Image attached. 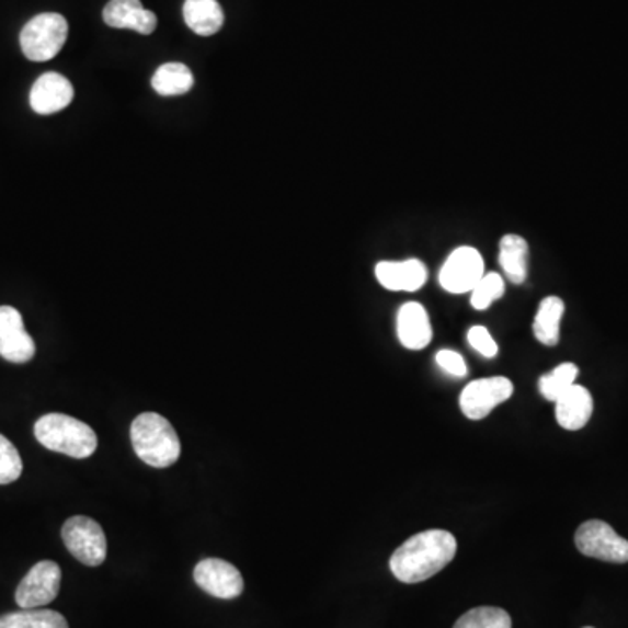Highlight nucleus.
Segmentation results:
<instances>
[{
	"label": "nucleus",
	"instance_id": "nucleus-19",
	"mask_svg": "<svg viewBox=\"0 0 628 628\" xmlns=\"http://www.w3.org/2000/svg\"><path fill=\"white\" fill-rule=\"evenodd\" d=\"M161 96H180L193 90L194 76L184 64H164L156 70L150 81Z\"/></svg>",
	"mask_w": 628,
	"mask_h": 628
},
{
	"label": "nucleus",
	"instance_id": "nucleus-3",
	"mask_svg": "<svg viewBox=\"0 0 628 628\" xmlns=\"http://www.w3.org/2000/svg\"><path fill=\"white\" fill-rule=\"evenodd\" d=\"M34 432L37 442L46 449L65 454L73 459L90 458L99 447V438L93 427L70 415H43L37 419Z\"/></svg>",
	"mask_w": 628,
	"mask_h": 628
},
{
	"label": "nucleus",
	"instance_id": "nucleus-22",
	"mask_svg": "<svg viewBox=\"0 0 628 628\" xmlns=\"http://www.w3.org/2000/svg\"><path fill=\"white\" fill-rule=\"evenodd\" d=\"M576 365L562 364L553 368L550 374L539 377V393L544 395L550 402H557L560 395L568 391L571 386L576 385Z\"/></svg>",
	"mask_w": 628,
	"mask_h": 628
},
{
	"label": "nucleus",
	"instance_id": "nucleus-26",
	"mask_svg": "<svg viewBox=\"0 0 628 628\" xmlns=\"http://www.w3.org/2000/svg\"><path fill=\"white\" fill-rule=\"evenodd\" d=\"M468 342L473 350L479 351L480 355L486 356V358H494L498 355L496 341L492 339L486 327H471L470 332H468Z\"/></svg>",
	"mask_w": 628,
	"mask_h": 628
},
{
	"label": "nucleus",
	"instance_id": "nucleus-2",
	"mask_svg": "<svg viewBox=\"0 0 628 628\" xmlns=\"http://www.w3.org/2000/svg\"><path fill=\"white\" fill-rule=\"evenodd\" d=\"M132 444L138 458L152 468L175 465L182 453L175 427L156 412H146L133 421Z\"/></svg>",
	"mask_w": 628,
	"mask_h": 628
},
{
	"label": "nucleus",
	"instance_id": "nucleus-18",
	"mask_svg": "<svg viewBox=\"0 0 628 628\" xmlns=\"http://www.w3.org/2000/svg\"><path fill=\"white\" fill-rule=\"evenodd\" d=\"M564 300L556 295H550L539 304L533 330H535V338L545 346L553 347L559 344L560 320L564 315Z\"/></svg>",
	"mask_w": 628,
	"mask_h": 628
},
{
	"label": "nucleus",
	"instance_id": "nucleus-10",
	"mask_svg": "<svg viewBox=\"0 0 628 628\" xmlns=\"http://www.w3.org/2000/svg\"><path fill=\"white\" fill-rule=\"evenodd\" d=\"M194 582L206 594L217 598L240 597L244 589L243 576L238 568L222 559H205L194 568Z\"/></svg>",
	"mask_w": 628,
	"mask_h": 628
},
{
	"label": "nucleus",
	"instance_id": "nucleus-23",
	"mask_svg": "<svg viewBox=\"0 0 628 628\" xmlns=\"http://www.w3.org/2000/svg\"><path fill=\"white\" fill-rule=\"evenodd\" d=\"M0 356L13 364H26L35 356V342L26 330L0 339Z\"/></svg>",
	"mask_w": 628,
	"mask_h": 628
},
{
	"label": "nucleus",
	"instance_id": "nucleus-24",
	"mask_svg": "<svg viewBox=\"0 0 628 628\" xmlns=\"http://www.w3.org/2000/svg\"><path fill=\"white\" fill-rule=\"evenodd\" d=\"M470 294L471 306L477 311H483V309L491 308L492 302H496L503 297L504 279L498 273L483 274Z\"/></svg>",
	"mask_w": 628,
	"mask_h": 628
},
{
	"label": "nucleus",
	"instance_id": "nucleus-27",
	"mask_svg": "<svg viewBox=\"0 0 628 628\" xmlns=\"http://www.w3.org/2000/svg\"><path fill=\"white\" fill-rule=\"evenodd\" d=\"M25 330L22 312L11 306H0V339Z\"/></svg>",
	"mask_w": 628,
	"mask_h": 628
},
{
	"label": "nucleus",
	"instance_id": "nucleus-14",
	"mask_svg": "<svg viewBox=\"0 0 628 628\" xmlns=\"http://www.w3.org/2000/svg\"><path fill=\"white\" fill-rule=\"evenodd\" d=\"M397 332L407 350H424L433 338L432 323L424 306L419 302L403 304L398 311Z\"/></svg>",
	"mask_w": 628,
	"mask_h": 628
},
{
	"label": "nucleus",
	"instance_id": "nucleus-12",
	"mask_svg": "<svg viewBox=\"0 0 628 628\" xmlns=\"http://www.w3.org/2000/svg\"><path fill=\"white\" fill-rule=\"evenodd\" d=\"M103 22L112 28H129L150 35L158 26V16L144 8L140 0H111L103 9Z\"/></svg>",
	"mask_w": 628,
	"mask_h": 628
},
{
	"label": "nucleus",
	"instance_id": "nucleus-7",
	"mask_svg": "<svg viewBox=\"0 0 628 628\" xmlns=\"http://www.w3.org/2000/svg\"><path fill=\"white\" fill-rule=\"evenodd\" d=\"M60 585V566L53 560H41L18 585L14 598L22 609H37V607L53 603L58 597Z\"/></svg>",
	"mask_w": 628,
	"mask_h": 628
},
{
	"label": "nucleus",
	"instance_id": "nucleus-15",
	"mask_svg": "<svg viewBox=\"0 0 628 628\" xmlns=\"http://www.w3.org/2000/svg\"><path fill=\"white\" fill-rule=\"evenodd\" d=\"M594 412V400L589 389L573 385L560 395L556 402L557 423L569 432H578L586 426Z\"/></svg>",
	"mask_w": 628,
	"mask_h": 628
},
{
	"label": "nucleus",
	"instance_id": "nucleus-13",
	"mask_svg": "<svg viewBox=\"0 0 628 628\" xmlns=\"http://www.w3.org/2000/svg\"><path fill=\"white\" fill-rule=\"evenodd\" d=\"M377 282L391 292H415L427 279L426 265L418 259L385 261L376 265Z\"/></svg>",
	"mask_w": 628,
	"mask_h": 628
},
{
	"label": "nucleus",
	"instance_id": "nucleus-6",
	"mask_svg": "<svg viewBox=\"0 0 628 628\" xmlns=\"http://www.w3.org/2000/svg\"><path fill=\"white\" fill-rule=\"evenodd\" d=\"M574 544L583 556L592 559L625 564L628 562V541L621 538L609 524L603 521H589L578 527Z\"/></svg>",
	"mask_w": 628,
	"mask_h": 628
},
{
	"label": "nucleus",
	"instance_id": "nucleus-16",
	"mask_svg": "<svg viewBox=\"0 0 628 628\" xmlns=\"http://www.w3.org/2000/svg\"><path fill=\"white\" fill-rule=\"evenodd\" d=\"M184 20L194 34L209 37L222 28L226 18L217 0H185Z\"/></svg>",
	"mask_w": 628,
	"mask_h": 628
},
{
	"label": "nucleus",
	"instance_id": "nucleus-28",
	"mask_svg": "<svg viewBox=\"0 0 628 628\" xmlns=\"http://www.w3.org/2000/svg\"><path fill=\"white\" fill-rule=\"evenodd\" d=\"M436 364H438V367L444 368L445 373H449L450 376H466L465 358H463L459 353H456V351H438V353H436Z\"/></svg>",
	"mask_w": 628,
	"mask_h": 628
},
{
	"label": "nucleus",
	"instance_id": "nucleus-21",
	"mask_svg": "<svg viewBox=\"0 0 628 628\" xmlns=\"http://www.w3.org/2000/svg\"><path fill=\"white\" fill-rule=\"evenodd\" d=\"M454 628H512V618L501 607H475L465 613Z\"/></svg>",
	"mask_w": 628,
	"mask_h": 628
},
{
	"label": "nucleus",
	"instance_id": "nucleus-20",
	"mask_svg": "<svg viewBox=\"0 0 628 628\" xmlns=\"http://www.w3.org/2000/svg\"><path fill=\"white\" fill-rule=\"evenodd\" d=\"M0 628H69V624L60 613L37 607L0 616Z\"/></svg>",
	"mask_w": 628,
	"mask_h": 628
},
{
	"label": "nucleus",
	"instance_id": "nucleus-5",
	"mask_svg": "<svg viewBox=\"0 0 628 628\" xmlns=\"http://www.w3.org/2000/svg\"><path fill=\"white\" fill-rule=\"evenodd\" d=\"M61 538L67 550L84 566L96 568L107 559V538L93 518L84 515L69 518L61 529Z\"/></svg>",
	"mask_w": 628,
	"mask_h": 628
},
{
	"label": "nucleus",
	"instance_id": "nucleus-4",
	"mask_svg": "<svg viewBox=\"0 0 628 628\" xmlns=\"http://www.w3.org/2000/svg\"><path fill=\"white\" fill-rule=\"evenodd\" d=\"M69 37V23L61 14L43 13L32 18L20 34L23 55L31 61H49L61 52Z\"/></svg>",
	"mask_w": 628,
	"mask_h": 628
},
{
	"label": "nucleus",
	"instance_id": "nucleus-1",
	"mask_svg": "<svg viewBox=\"0 0 628 628\" xmlns=\"http://www.w3.org/2000/svg\"><path fill=\"white\" fill-rule=\"evenodd\" d=\"M458 541L449 530L430 529L400 545L389 559V569L402 583L426 582L453 562Z\"/></svg>",
	"mask_w": 628,
	"mask_h": 628
},
{
	"label": "nucleus",
	"instance_id": "nucleus-11",
	"mask_svg": "<svg viewBox=\"0 0 628 628\" xmlns=\"http://www.w3.org/2000/svg\"><path fill=\"white\" fill-rule=\"evenodd\" d=\"M73 100L72 82L61 73H43L32 85L31 107L41 116H49L69 107Z\"/></svg>",
	"mask_w": 628,
	"mask_h": 628
},
{
	"label": "nucleus",
	"instance_id": "nucleus-9",
	"mask_svg": "<svg viewBox=\"0 0 628 628\" xmlns=\"http://www.w3.org/2000/svg\"><path fill=\"white\" fill-rule=\"evenodd\" d=\"M483 259L473 247H459L442 265L441 285L449 294H468L483 276Z\"/></svg>",
	"mask_w": 628,
	"mask_h": 628
},
{
	"label": "nucleus",
	"instance_id": "nucleus-8",
	"mask_svg": "<svg viewBox=\"0 0 628 628\" xmlns=\"http://www.w3.org/2000/svg\"><path fill=\"white\" fill-rule=\"evenodd\" d=\"M513 395V382L509 377H486L473 380L463 389L459 397L463 414L471 421H480L491 414L498 406Z\"/></svg>",
	"mask_w": 628,
	"mask_h": 628
},
{
	"label": "nucleus",
	"instance_id": "nucleus-29",
	"mask_svg": "<svg viewBox=\"0 0 628 628\" xmlns=\"http://www.w3.org/2000/svg\"><path fill=\"white\" fill-rule=\"evenodd\" d=\"M585 628H594V627H585Z\"/></svg>",
	"mask_w": 628,
	"mask_h": 628
},
{
	"label": "nucleus",
	"instance_id": "nucleus-17",
	"mask_svg": "<svg viewBox=\"0 0 628 628\" xmlns=\"http://www.w3.org/2000/svg\"><path fill=\"white\" fill-rule=\"evenodd\" d=\"M529 244L518 235H506L500 241V265L513 285H522L527 278Z\"/></svg>",
	"mask_w": 628,
	"mask_h": 628
},
{
	"label": "nucleus",
	"instance_id": "nucleus-25",
	"mask_svg": "<svg viewBox=\"0 0 628 628\" xmlns=\"http://www.w3.org/2000/svg\"><path fill=\"white\" fill-rule=\"evenodd\" d=\"M22 471V456L4 435H0V486L16 482Z\"/></svg>",
	"mask_w": 628,
	"mask_h": 628
}]
</instances>
